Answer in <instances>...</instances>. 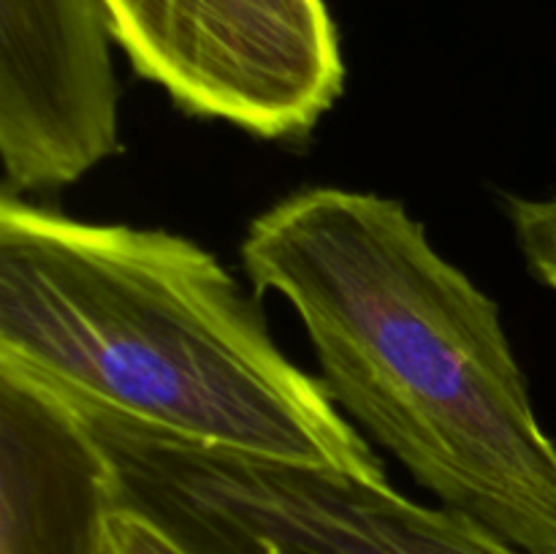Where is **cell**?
Returning a JSON list of instances; mask_svg holds the SVG:
<instances>
[{"mask_svg": "<svg viewBox=\"0 0 556 554\" xmlns=\"http://www.w3.org/2000/svg\"><path fill=\"white\" fill-rule=\"evenodd\" d=\"M242 264L296 310L320 383L443 508L556 554V443L500 304L400 199L304 188L250 223Z\"/></svg>", "mask_w": 556, "mask_h": 554, "instance_id": "cell-1", "label": "cell"}, {"mask_svg": "<svg viewBox=\"0 0 556 554\" xmlns=\"http://www.w3.org/2000/svg\"><path fill=\"white\" fill-rule=\"evenodd\" d=\"M0 358L193 443L386 478L372 445L271 340L201 244L0 201Z\"/></svg>", "mask_w": 556, "mask_h": 554, "instance_id": "cell-2", "label": "cell"}, {"mask_svg": "<svg viewBox=\"0 0 556 554\" xmlns=\"http://www.w3.org/2000/svg\"><path fill=\"white\" fill-rule=\"evenodd\" d=\"M68 400L112 459L119 508L182 554H530L380 478L193 443Z\"/></svg>", "mask_w": 556, "mask_h": 554, "instance_id": "cell-3", "label": "cell"}, {"mask_svg": "<svg viewBox=\"0 0 556 554\" xmlns=\"http://www.w3.org/2000/svg\"><path fill=\"white\" fill-rule=\"evenodd\" d=\"M136 74L174 106L258 139H304L345 90L326 0H101Z\"/></svg>", "mask_w": 556, "mask_h": 554, "instance_id": "cell-4", "label": "cell"}, {"mask_svg": "<svg viewBox=\"0 0 556 554\" xmlns=\"http://www.w3.org/2000/svg\"><path fill=\"white\" fill-rule=\"evenodd\" d=\"M101 0H0L3 196L52 193L119 150Z\"/></svg>", "mask_w": 556, "mask_h": 554, "instance_id": "cell-5", "label": "cell"}, {"mask_svg": "<svg viewBox=\"0 0 556 554\" xmlns=\"http://www.w3.org/2000/svg\"><path fill=\"white\" fill-rule=\"evenodd\" d=\"M117 476L74 402L0 358V554H119Z\"/></svg>", "mask_w": 556, "mask_h": 554, "instance_id": "cell-6", "label": "cell"}, {"mask_svg": "<svg viewBox=\"0 0 556 554\" xmlns=\"http://www.w3.org/2000/svg\"><path fill=\"white\" fill-rule=\"evenodd\" d=\"M505 212L535 280L556 291V196L538 201L505 196Z\"/></svg>", "mask_w": 556, "mask_h": 554, "instance_id": "cell-7", "label": "cell"}, {"mask_svg": "<svg viewBox=\"0 0 556 554\" xmlns=\"http://www.w3.org/2000/svg\"><path fill=\"white\" fill-rule=\"evenodd\" d=\"M117 549L119 554H182L150 525L125 514L123 508L117 511Z\"/></svg>", "mask_w": 556, "mask_h": 554, "instance_id": "cell-8", "label": "cell"}]
</instances>
